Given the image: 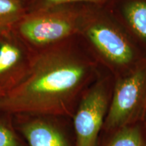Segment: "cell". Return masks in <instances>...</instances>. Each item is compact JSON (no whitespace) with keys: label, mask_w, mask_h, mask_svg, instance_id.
Listing matches in <instances>:
<instances>
[{"label":"cell","mask_w":146,"mask_h":146,"mask_svg":"<svg viewBox=\"0 0 146 146\" xmlns=\"http://www.w3.org/2000/svg\"><path fill=\"white\" fill-rule=\"evenodd\" d=\"M88 72L85 62L66 51L41 53L26 75L0 98V112L35 116L68 114Z\"/></svg>","instance_id":"cell-1"},{"label":"cell","mask_w":146,"mask_h":146,"mask_svg":"<svg viewBox=\"0 0 146 146\" xmlns=\"http://www.w3.org/2000/svg\"><path fill=\"white\" fill-rule=\"evenodd\" d=\"M146 94V68H138L115 85L104 128L113 132L140 119Z\"/></svg>","instance_id":"cell-2"},{"label":"cell","mask_w":146,"mask_h":146,"mask_svg":"<svg viewBox=\"0 0 146 146\" xmlns=\"http://www.w3.org/2000/svg\"><path fill=\"white\" fill-rule=\"evenodd\" d=\"M19 31L32 44L45 46L66 39L77 29L78 16L63 6L36 10L25 16Z\"/></svg>","instance_id":"cell-3"},{"label":"cell","mask_w":146,"mask_h":146,"mask_svg":"<svg viewBox=\"0 0 146 146\" xmlns=\"http://www.w3.org/2000/svg\"><path fill=\"white\" fill-rule=\"evenodd\" d=\"M108 110L106 87L102 83H96L82 98L73 118L75 146H97Z\"/></svg>","instance_id":"cell-4"},{"label":"cell","mask_w":146,"mask_h":146,"mask_svg":"<svg viewBox=\"0 0 146 146\" xmlns=\"http://www.w3.org/2000/svg\"><path fill=\"white\" fill-rule=\"evenodd\" d=\"M88 39L108 61L125 66L133 60L134 52L128 40L114 27L104 23H95L86 30Z\"/></svg>","instance_id":"cell-5"},{"label":"cell","mask_w":146,"mask_h":146,"mask_svg":"<svg viewBox=\"0 0 146 146\" xmlns=\"http://www.w3.org/2000/svg\"><path fill=\"white\" fill-rule=\"evenodd\" d=\"M21 131L28 146H69L62 131L42 118L25 122L21 125Z\"/></svg>","instance_id":"cell-6"},{"label":"cell","mask_w":146,"mask_h":146,"mask_svg":"<svg viewBox=\"0 0 146 146\" xmlns=\"http://www.w3.org/2000/svg\"><path fill=\"white\" fill-rule=\"evenodd\" d=\"M104 146H145L146 137L141 126L134 123L113 131Z\"/></svg>","instance_id":"cell-7"},{"label":"cell","mask_w":146,"mask_h":146,"mask_svg":"<svg viewBox=\"0 0 146 146\" xmlns=\"http://www.w3.org/2000/svg\"><path fill=\"white\" fill-rule=\"evenodd\" d=\"M23 60V52L14 42L0 41V85L3 87L5 78L18 68ZM5 88V87H4Z\"/></svg>","instance_id":"cell-8"},{"label":"cell","mask_w":146,"mask_h":146,"mask_svg":"<svg viewBox=\"0 0 146 146\" xmlns=\"http://www.w3.org/2000/svg\"><path fill=\"white\" fill-rule=\"evenodd\" d=\"M124 16L133 31L146 41V1L128 2L124 7Z\"/></svg>","instance_id":"cell-9"},{"label":"cell","mask_w":146,"mask_h":146,"mask_svg":"<svg viewBox=\"0 0 146 146\" xmlns=\"http://www.w3.org/2000/svg\"><path fill=\"white\" fill-rule=\"evenodd\" d=\"M21 0H0V36H3L23 18Z\"/></svg>","instance_id":"cell-10"},{"label":"cell","mask_w":146,"mask_h":146,"mask_svg":"<svg viewBox=\"0 0 146 146\" xmlns=\"http://www.w3.org/2000/svg\"><path fill=\"white\" fill-rule=\"evenodd\" d=\"M0 146H25L8 122L0 120Z\"/></svg>","instance_id":"cell-11"},{"label":"cell","mask_w":146,"mask_h":146,"mask_svg":"<svg viewBox=\"0 0 146 146\" xmlns=\"http://www.w3.org/2000/svg\"><path fill=\"white\" fill-rule=\"evenodd\" d=\"M107 0H38L37 10L58 8L67 4L76 3L99 4V3H104Z\"/></svg>","instance_id":"cell-12"},{"label":"cell","mask_w":146,"mask_h":146,"mask_svg":"<svg viewBox=\"0 0 146 146\" xmlns=\"http://www.w3.org/2000/svg\"><path fill=\"white\" fill-rule=\"evenodd\" d=\"M140 120H141V121H144V122L146 120V94H145V99H144V102L143 104V106H142L141 115H140Z\"/></svg>","instance_id":"cell-13"},{"label":"cell","mask_w":146,"mask_h":146,"mask_svg":"<svg viewBox=\"0 0 146 146\" xmlns=\"http://www.w3.org/2000/svg\"><path fill=\"white\" fill-rule=\"evenodd\" d=\"M7 91L6 89H5L4 87L0 86V98H1V97L5 94V91Z\"/></svg>","instance_id":"cell-14"},{"label":"cell","mask_w":146,"mask_h":146,"mask_svg":"<svg viewBox=\"0 0 146 146\" xmlns=\"http://www.w3.org/2000/svg\"><path fill=\"white\" fill-rule=\"evenodd\" d=\"M145 124H146V120H145ZM145 129H146V125H145Z\"/></svg>","instance_id":"cell-15"},{"label":"cell","mask_w":146,"mask_h":146,"mask_svg":"<svg viewBox=\"0 0 146 146\" xmlns=\"http://www.w3.org/2000/svg\"><path fill=\"white\" fill-rule=\"evenodd\" d=\"M21 1H23V0H21Z\"/></svg>","instance_id":"cell-16"},{"label":"cell","mask_w":146,"mask_h":146,"mask_svg":"<svg viewBox=\"0 0 146 146\" xmlns=\"http://www.w3.org/2000/svg\"><path fill=\"white\" fill-rule=\"evenodd\" d=\"M145 146H146V144H145Z\"/></svg>","instance_id":"cell-17"}]
</instances>
